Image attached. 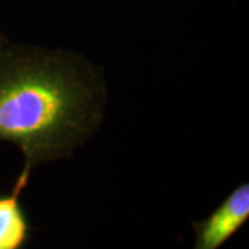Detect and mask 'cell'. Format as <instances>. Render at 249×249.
<instances>
[{
  "mask_svg": "<svg viewBox=\"0 0 249 249\" xmlns=\"http://www.w3.org/2000/svg\"><path fill=\"white\" fill-rule=\"evenodd\" d=\"M106 82L78 54L0 43V142L22 152V173L70 157L103 121Z\"/></svg>",
  "mask_w": 249,
  "mask_h": 249,
  "instance_id": "obj_1",
  "label": "cell"
},
{
  "mask_svg": "<svg viewBox=\"0 0 249 249\" xmlns=\"http://www.w3.org/2000/svg\"><path fill=\"white\" fill-rule=\"evenodd\" d=\"M249 219V184H240L211 216L194 223L196 244L193 249H219L244 227Z\"/></svg>",
  "mask_w": 249,
  "mask_h": 249,
  "instance_id": "obj_2",
  "label": "cell"
},
{
  "mask_svg": "<svg viewBox=\"0 0 249 249\" xmlns=\"http://www.w3.org/2000/svg\"><path fill=\"white\" fill-rule=\"evenodd\" d=\"M29 175L19 173L13 191L0 196V249H24L31 237V226L19 196L25 190Z\"/></svg>",
  "mask_w": 249,
  "mask_h": 249,
  "instance_id": "obj_3",
  "label": "cell"
},
{
  "mask_svg": "<svg viewBox=\"0 0 249 249\" xmlns=\"http://www.w3.org/2000/svg\"><path fill=\"white\" fill-rule=\"evenodd\" d=\"M1 42H3V39H1V36H0V43H1Z\"/></svg>",
  "mask_w": 249,
  "mask_h": 249,
  "instance_id": "obj_4",
  "label": "cell"
},
{
  "mask_svg": "<svg viewBox=\"0 0 249 249\" xmlns=\"http://www.w3.org/2000/svg\"><path fill=\"white\" fill-rule=\"evenodd\" d=\"M1 43H3V42H1Z\"/></svg>",
  "mask_w": 249,
  "mask_h": 249,
  "instance_id": "obj_5",
  "label": "cell"
}]
</instances>
